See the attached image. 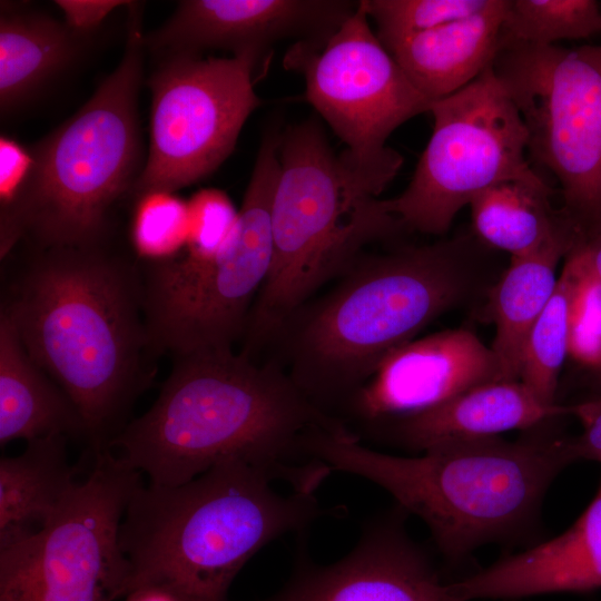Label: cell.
<instances>
[{"instance_id": "obj_1", "label": "cell", "mask_w": 601, "mask_h": 601, "mask_svg": "<svg viewBox=\"0 0 601 601\" xmlns=\"http://www.w3.org/2000/svg\"><path fill=\"white\" fill-rule=\"evenodd\" d=\"M337 423L278 365L209 351L176 357L155 403L109 450L156 485H179L235 460L315 494L332 470L309 455L307 441Z\"/></svg>"}, {"instance_id": "obj_2", "label": "cell", "mask_w": 601, "mask_h": 601, "mask_svg": "<svg viewBox=\"0 0 601 601\" xmlns=\"http://www.w3.org/2000/svg\"><path fill=\"white\" fill-rule=\"evenodd\" d=\"M1 312L78 408L91 452L109 450L154 374L136 269L99 245L42 249Z\"/></svg>"}, {"instance_id": "obj_3", "label": "cell", "mask_w": 601, "mask_h": 601, "mask_svg": "<svg viewBox=\"0 0 601 601\" xmlns=\"http://www.w3.org/2000/svg\"><path fill=\"white\" fill-rule=\"evenodd\" d=\"M475 244L461 236L359 255L339 282L284 325L298 388L322 411L347 401L396 348L467 299Z\"/></svg>"}, {"instance_id": "obj_4", "label": "cell", "mask_w": 601, "mask_h": 601, "mask_svg": "<svg viewBox=\"0 0 601 601\" xmlns=\"http://www.w3.org/2000/svg\"><path fill=\"white\" fill-rule=\"evenodd\" d=\"M274 481L268 472L233 460L179 485L141 484L119 530L130 592L157 584L184 601H228L231 582L262 548L339 515L315 494H279Z\"/></svg>"}, {"instance_id": "obj_5", "label": "cell", "mask_w": 601, "mask_h": 601, "mask_svg": "<svg viewBox=\"0 0 601 601\" xmlns=\"http://www.w3.org/2000/svg\"><path fill=\"white\" fill-rule=\"evenodd\" d=\"M308 452L332 471L384 489L453 559L523 524L558 474L580 461L573 437L490 436L392 455L365 446L345 425L315 431Z\"/></svg>"}, {"instance_id": "obj_6", "label": "cell", "mask_w": 601, "mask_h": 601, "mask_svg": "<svg viewBox=\"0 0 601 601\" xmlns=\"http://www.w3.org/2000/svg\"><path fill=\"white\" fill-rule=\"evenodd\" d=\"M144 37L138 4L117 68L67 121L31 149L35 167L16 204L0 213V258L23 238L39 250L99 245L109 210L137 177V98Z\"/></svg>"}, {"instance_id": "obj_7", "label": "cell", "mask_w": 601, "mask_h": 601, "mask_svg": "<svg viewBox=\"0 0 601 601\" xmlns=\"http://www.w3.org/2000/svg\"><path fill=\"white\" fill-rule=\"evenodd\" d=\"M404 230L384 200L357 188L316 120L284 130L272 201V267L250 311L242 353L250 356L278 335L316 289L362 255L365 245Z\"/></svg>"}, {"instance_id": "obj_8", "label": "cell", "mask_w": 601, "mask_h": 601, "mask_svg": "<svg viewBox=\"0 0 601 601\" xmlns=\"http://www.w3.org/2000/svg\"><path fill=\"white\" fill-rule=\"evenodd\" d=\"M280 136L275 126L265 131L235 227L215 256L149 264L144 302L156 354L229 351L244 335L272 267Z\"/></svg>"}, {"instance_id": "obj_9", "label": "cell", "mask_w": 601, "mask_h": 601, "mask_svg": "<svg viewBox=\"0 0 601 601\" xmlns=\"http://www.w3.org/2000/svg\"><path fill=\"white\" fill-rule=\"evenodd\" d=\"M365 0L324 42L296 41L284 67L303 75L306 97L346 145L338 156L365 195L377 197L403 158L386 146L411 118L430 112L420 92L368 23Z\"/></svg>"}, {"instance_id": "obj_10", "label": "cell", "mask_w": 601, "mask_h": 601, "mask_svg": "<svg viewBox=\"0 0 601 601\" xmlns=\"http://www.w3.org/2000/svg\"><path fill=\"white\" fill-rule=\"evenodd\" d=\"M493 70L514 101L534 161L558 179L580 234L601 229V45L500 40Z\"/></svg>"}, {"instance_id": "obj_11", "label": "cell", "mask_w": 601, "mask_h": 601, "mask_svg": "<svg viewBox=\"0 0 601 601\" xmlns=\"http://www.w3.org/2000/svg\"><path fill=\"white\" fill-rule=\"evenodd\" d=\"M92 456L49 524L0 546V601H115L130 592L119 530L142 474L110 450Z\"/></svg>"}, {"instance_id": "obj_12", "label": "cell", "mask_w": 601, "mask_h": 601, "mask_svg": "<svg viewBox=\"0 0 601 601\" xmlns=\"http://www.w3.org/2000/svg\"><path fill=\"white\" fill-rule=\"evenodd\" d=\"M430 112L433 131L408 186L384 200L407 231L445 234L463 207L499 181L544 183L525 159V125L493 65Z\"/></svg>"}, {"instance_id": "obj_13", "label": "cell", "mask_w": 601, "mask_h": 601, "mask_svg": "<svg viewBox=\"0 0 601 601\" xmlns=\"http://www.w3.org/2000/svg\"><path fill=\"white\" fill-rule=\"evenodd\" d=\"M263 53L230 58L171 55L151 75L150 142L131 193H175L215 171L262 104L254 71Z\"/></svg>"}, {"instance_id": "obj_14", "label": "cell", "mask_w": 601, "mask_h": 601, "mask_svg": "<svg viewBox=\"0 0 601 601\" xmlns=\"http://www.w3.org/2000/svg\"><path fill=\"white\" fill-rule=\"evenodd\" d=\"M404 511L370 521L344 558L321 565L297 549L293 574L263 601H454L426 554L406 534Z\"/></svg>"}, {"instance_id": "obj_15", "label": "cell", "mask_w": 601, "mask_h": 601, "mask_svg": "<svg viewBox=\"0 0 601 601\" xmlns=\"http://www.w3.org/2000/svg\"><path fill=\"white\" fill-rule=\"evenodd\" d=\"M496 381L502 376L491 347L470 329H446L393 351L346 405L353 417L377 425Z\"/></svg>"}, {"instance_id": "obj_16", "label": "cell", "mask_w": 601, "mask_h": 601, "mask_svg": "<svg viewBox=\"0 0 601 601\" xmlns=\"http://www.w3.org/2000/svg\"><path fill=\"white\" fill-rule=\"evenodd\" d=\"M346 0H187L145 47L171 55H200L206 49L262 53L282 39L324 43L355 11Z\"/></svg>"}, {"instance_id": "obj_17", "label": "cell", "mask_w": 601, "mask_h": 601, "mask_svg": "<svg viewBox=\"0 0 601 601\" xmlns=\"http://www.w3.org/2000/svg\"><path fill=\"white\" fill-rule=\"evenodd\" d=\"M601 588V482L580 518L562 534L449 582L454 601L512 599Z\"/></svg>"}, {"instance_id": "obj_18", "label": "cell", "mask_w": 601, "mask_h": 601, "mask_svg": "<svg viewBox=\"0 0 601 601\" xmlns=\"http://www.w3.org/2000/svg\"><path fill=\"white\" fill-rule=\"evenodd\" d=\"M570 414L569 405L544 404L521 381L479 385L430 410L393 420L392 435L408 449L424 452L435 445L533 427Z\"/></svg>"}, {"instance_id": "obj_19", "label": "cell", "mask_w": 601, "mask_h": 601, "mask_svg": "<svg viewBox=\"0 0 601 601\" xmlns=\"http://www.w3.org/2000/svg\"><path fill=\"white\" fill-rule=\"evenodd\" d=\"M509 0L484 12L412 35L384 47L432 102L459 91L493 65Z\"/></svg>"}, {"instance_id": "obj_20", "label": "cell", "mask_w": 601, "mask_h": 601, "mask_svg": "<svg viewBox=\"0 0 601 601\" xmlns=\"http://www.w3.org/2000/svg\"><path fill=\"white\" fill-rule=\"evenodd\" d=\"M48 435L86 436L82 417L63 390L30 357L0 314V445Z\"/></svg>"}, {"instance_id": "obj_21", "label": "cell", "mask_w": 601, "mask_h": 601, "mask_svg": "<svg viewBox=\"0 0 601 601\" xmlns=\"http://www.w3.org/2000/svg\"><path fill=\"white\" fill-rule=\"evenodd\" d=\"M578 235V229L570 226L536 252L511 258L491 289L487 316L495 327L491 349L502 381H520L529 333L555 289L559 262L571 250Z\"/></svg>"}, {"instance_id": "obj_22", "label": "cell", "mask_w": 601, "mask_h": 601, "mask_svg": "<svg viewBox=\"0 0 601 601\" xmlns=\"http://www.w3.org/2000/svg\"><path fill=\"white\" fill-rule=\"evenodd\" d=\"M67 439H35L21 454L0 459V546L41 531L79 482Z\"/></svg>"}, {"instance_id": "obj_23", "label": "cell", "mask_w": 601, "mask_h": 601, "mask_svg": "<svg viewBox=\"0 0 601 601\" xmlns=\"http://www.w3.org/2000/svg\"><path fill=\"white\" fill-rule=\"evenodd\" d=\"M77 33L50 17L1 9L0 110L8 115L71 65Z\"/></svg>"}, {"instance_id": "obj_24", "label": "cell", "mask_w": 601, "mask_h": 601, "mask_svg": "<svg viewBox=\"0 0 601 601\" xmlns=\"http://www.w3.org/2000/svg\"><path fill=\"white\" fill-rule=\"evenodd\" d=\"M551 187L521 179L499 181L469 204L474 233L484 245L511 258L532 254L563 229L574 226L551 206ZM575 227V226H574Z\"/></svg>"}, {"instance_id": "obj_25", "label": "cell", "mask_w": 601, "mask_h": 601, "mask_svg": "<svg viewBox=\"0 0 601 601\" xmlns=\"http://www.w3.org/2000/svg\"><path fill=\"white\" fill-rule=\"evenodd\" d=\"M582 273L581 260L571 249L555 289L525 343L520 381L544 404H555L559 375L569 355L572 311Z\"/></svg>"}, {"instance_id": "obj_26", "label": "cell", "mask_w": 601, "mask_h": 601, "mask_svg": "<svg viewBox=\"0 0 601 601\" xmlns=\"http://www.w3.org/2000/svg\"><path fill=\"white\" fill-rule=\"evenodd\" d=\"M600 32L601 6L594 0H509L500 38L552 46Z\"/></svg>"}, {"instance_id": "obj_27", "label": "cell", "mask_w": 601, "mask_h": 601, "mask_svg": "<svg viewBox=\"0 0 601 601\" xmlns=\"http://www.w3.org/2000/svg\"><path fill=\"white\" fill-rule=\"evenodd\" d=\"M130 242L136 255L148 264L176 258L188 235V205L174 193L155 191L136 199Z\"/></svg>"}, {"instance_id": "obj_28", "label": "cell", "mask_w": 601, "mask_h": 601, "mask_svg": "<svg viewBox=\"0 0 601 601\" xmlns=\"http://www.w3.org/2000/svg\"><path fill=\"white\" fill-rule=\"evenodd\" d=\"M495 0H365L383 46L486 11Z\"/></svg>"}, {"instance_id": "obj_29", "label": "cell", "mask_w": 601, "mask_h": 601, "mask_svg": "<svg viewBox=\"0 0 601 601\" xmlns=\"http://www.w3.org/2000/svg\"><path fill=\"white\" fill-rule=\"evenodd\" d=\"M187 205V242L177 257L208 259L226 244L237 221L238 209L224 191L213 188L198 190Z\"/></svg>"}, {"instance_id": "obj_30", "label": "cell", "mask_w": 601, "mask_h": 601, "mask_svg": "<svg viewBox=\"0 0 601 601\" xmlns=\"http://www.w3.org/2000/svg\"><path fill=\"white\" fill-rule=\"evenodd\" d=\"M581 264L583 273L572 311L569 355L598 373L601 370V282L582 260Z\"/></svg>"}, {"instance_id": "obj_31", "label": "cell", "mask_w": 601, "mask_h": 601, "mask_svg": "<svg viewBox=\"0 0 601 601\" xmlns=\"http://www.w3.org/2000/svg\"><path fill=\"white\" fill-rule=\"evenodd\" d=\"M35 167L30 148L13 138H0V213L12 207L28 184Z\"/></svg>"}, {"instance_id": "obj_32", "label": "cell", "mask_w": 601, "mask_h": 601, "mask_svg": "<svg viewBox=\"0 0 601 601\" xmlns=\"http://www.w3.org/2000/svg\"><path fill=\"white\" fill-rule=\"evenodd\" d=\"M57 6L63 12L66 26L75 33H85L97 28L106 17L130 1L119 0H59Z\"/></svg>"}, {"instance_id": "obj_33", "label": "cell", "mask_w": 601, "mask_h": 601, "mask_svg": "<svg viewBox=\"0 0 601 601\" xmlns=\"http://www.w3.org/2000/svg\"><path fill=\"white\" fill-rule=\"evenodd\" d=\"M569 410L583 427L581 435L573 437L580 460L598 462L601 456V396L569 405Z\"/></svg>"}, {"instance_id": "obj_34", "label": "cell", "mask_w": 601, "mask_h": 601, "mask_svg": "<svg viewBox=\"0 0 601 601\" xmlns=\"http://www.w3.org/2000/svg\"><path fill=\"white\" fill-rule=\"evenodd\" d=\"M572 249L580 256L591 275L601 282V229L579 234Z\"/></svg>"}, {"instance_id": "obj_35", "label": "cell", "mask_w": 601, "mask_h": 601, "mask_svg": "<svg viewBox=\"0 0 601 601\" xmlns=\"http://www.w3.org/2000/svg\"><path fill=\"white\" fill-rule=\"evenodd\" d=\"M126 601H184L171 590L157 585L148 584L139 587L126 595Z\"/></svg>"}, {"instance_id": "obj_36", "label": "cell", "mask_w": 601, "mask_h": 601, "mask_svg": "<svg viewBox=\"0 0 601 601\" xmlns=\"http://www.w3.org/2000/svg\"><path fill=\"white\" fill-rule=\"evenodd\" d=\"M598 375H599V378H600V382H601V370L598 372Z\"/></svg>"}, {"instance_id": "obj_37", "label": "cell", "mask_w": 601, "mask_h": 601, "mask_svg": "<svg viewBox=\"0 0 601 601\" xmlns=\"http://www.w3.org/2000/svg\"><path fill=\"white\" fill-rule=\"evenodd\" d=\"M598 462H600V463H601V456H600V459L598 460Z\"/></svg>"}]
</instances>
